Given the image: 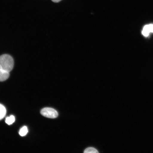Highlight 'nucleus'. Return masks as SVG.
Segmentation results:
<instances>
[{"mask_svg":"<svg viewBox=\"0 0 153 153\" xmlns=\"http://www.w3.org/2000/svg\"><path fill=\"white\" fill-rule=\"evenodd\" d=\"M14 65V60L10 55L4 54L0 56V70L9 72Z\"/></svg>","mask_w":153,"mask_h":153,"instance_id":"obj_1","label":"nucleus"},{"mask_svg":"<svg viewBox=\"0 0 153 153\" xmlns=\"http://www.w3.org/2000/svg\"><path fill=\"white\" fill-rule=\"evenodd\" d=\"M41 114L45 117L50 118H55L58 116V112L53 108H46L42 109Z\"/></svg>","mask_w":153,"mask_h":153,"instance_id":"obj_2","label":"nucleus"},{"mask_svg":"<svg viewBox=\"0 0 153 153\" xmlns=\"http://www.w3.org/2000/svg\"><path fill=\"white\" fill-rule=\"evenodd\" d=\"M150 32L153 33V24H150L145 25L142 30V33L145 37H147Z\"/></svg>","mask_w":153,"mask_h":153,"instance_id":"obj_3","label":"nucleus"},{"mask_svg":"<svg viewBox=\"0 0 153 153\" xmlns=\"http://www.w3.org/2000/svg\"><path fill=\"white\" fill-rule=\"evenodd\" d=\"M9 72L0 70V82L6 81L9 77Z\"/></svg>","mask_w":153,"mask_h":153,"instance_id":"obj_4","label":"nucleus"},{"mask_svg":"<svg viewBox=\"0 0 153 153\" xmlns=\"http://www.w3.org/2000/svg\"><path fill=\"white\" fill-rule=\"evenodd\" d=\"M6 112L5 107L3 105L0 104V120L5 117Z\"/></svg>","mask_w":153,"mask_h":153,"instance_id":"obj_5","label":"nucleus"},{"mask_svg":"<svg viewBox=\"0 0 153 153\" xmlns=\"http://www.w3.org/2000/svg\"><path fill=\"white\" fill-rule=\"evenodd\" d=\"M15 121V117L14 116L11 115L6 118V123L8 125H11L13 124Z\"/></svg>","mask_w":153,"mask_h":153,"instance_id":"obj_6","label":"nucleus"},{"mask_svg":"<svg viewBox=\"0 0 153 153\" xmlns=\"http://www.w3.org/2000/svg\"><path fill=\"white\" fill-rule=\"evenodd\" d=\"M28 132L27 128L26 126H24L21 128L19 131V134L22 137H24L26 135Z\"/></svg>","mask_w":153,"mask_h":153,"instance_id":"obj_7","label":"nucleus"},{"mask_svg":"<svg viewBox=\"0 0 153 153\" xmlns=\"http://www.w3.org/2000/svg\"><path fill=\"white\" fill-rule=\"evenodd\" d=\"M85 153H99L96 149L93 148H89L86 149L84 151Z\"/></svg>","mask_w":153,"mask_h":153,"instance_id":"obj_8","label":"nucleus"},{"mask_svg":"<svg viewBox=\"0 0 153 153\" xmlns=\"http://www.w3.org/2000/svg\"><path fill=\"white\" fill-rule=\"evenodd\" d=\"M51 1L54 3H58L61 1H62V0H51Z\"/></svg>","mask_w":153,"mask_h":153,"instance_id":"obj_9","label":"nucleus"}]
</instances>
